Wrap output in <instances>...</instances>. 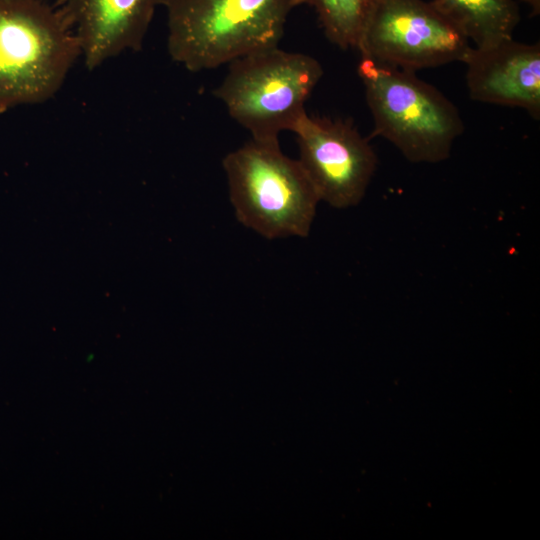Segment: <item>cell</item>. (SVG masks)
Returning a JSON list of instances; mask_svg holds the SVG:
<instances>
[{
    "label": "cell",
    "mask_w": 540,
    "mask_h": 540,
    "mask_svg": "<svg viewBox=\"0 0 540 540\" xmlns=\"http://www.w3.org/2000/svg\"><path fill=\"white\" fill-rule=\"evenodd\" d=\"M171 58L193 72L278 46L295 0H163Z\"/></svg>",
    "instance_id": "1"
},
{
    "label": "cell",
    "mask_w": 540,
    "mask_h": 540,
    "mask_svg": "<svg viewBox=\"0 0 540 540\" xmlns=\"http://www.w3.org/2000/svg\"><path fill=\"white\" fill-rule=\"evenodd\" d=\"M79 56V39L62 7L0 0V114L52 98Z\"/></svg>",
    "instance_id": "2"
},
{
    "label": "cell",
    "mask_w": 540,
    "mask_h": 540,
    "mask_svg": "<svg viewBox=\"0 0 540 540\" xmlns=\"http://www.w3.org/2000/svg\"><path fill=\"white\" fill-rule=\"evenodd\" d=\"M358 75L373 118L371 137L391 142L414 163H438L450 155L464 123L457 107L416 72L361 57Z\"/></svg>",
    "instance_id": "3"
},
{
    "label": "cell",
    "mask_w": 540,
    "mask_h": 540,
    "mask_svg": "<svg viewBox=\"0 0 540 540\" xmlns=\"http://www.w3.org/2000/svg\"><path fill=\"white\" fill-rule=\"evenodd\" d=\"M222 165L241 224L267 239L308 236L320 199L279 141L251 139L228 153Z\"/></svg>",
    "instance_id": "4"
},
{
    "label": "cell",
    "mask_w": 540,
    "mask_h": 540,
    "mask_svg": "<svg viewBox=\"0 0 540 540\" xmlns=\"http://www.w3.org/2000/svg\"><path fill=\"white\" fill-rule=\"evenodd\" d=\"M322 75L317 59L275 46L230 62L213 94L252 139L279 141V134L292 132L306 112L305 103Z\"/></svg>",
    "instance_id": "5"
},
{
    "label": "cell",
    "mask_w": 540,
    "mask_h": 540,
    "mask_svg": "<svg viewBox=\"0 0 540 540\" xmlns=\"http://www.w3.org/2000/svg\"><path fill=\"white\" fill-rule=\"evenodd\" d=\"M469 41L431 1L375 0L356 49L361 57L416 72L463 62Z\"/></svg>",
    "instance_id": "6"
},
{
    "label": "cell",
    "mask_w": 540,
    "mask_h": 540,
    "mask_svg": "<svg viewBox=\"0 0 540 540\" xmlns=\"http://www.w3.org/2000/svg\"><path fill=\"white\" fill-rule=\"evenodd\" d=\"M297 159L320 201L334 208L357 205L376 171L377 156L350 120L310 115L307 111L293 131Z\"/></svg>",
    "instance_id": "7"
},
{
    "label": "cell",
    "mask_w": 540,
    "mask_h": 540,
    "mask_svg": "<svg viewBox=\"0 0 540 540\" xmlns=\"http://www.w3.org/2000/svg\"><path fill=\"white\" fill-rule=\"evenodd\" d=\"M466 83L472 100L524 109L540 118V44L513 37L470 47Z\"/></svg>",
    "instance_id": "8"
},
{
    "label": "cell",
    "mask_w": 540,
    "mask_h": 540,
    "mask_svg": "<svg viewBox=\"0 0 540 540\" xmlns=\"http://www.w3.org/2000/svg\"><path fill=\"white\" fill-rule=\"evenodd\" d=\"M163 0H65L61 6L76 33L87 69L124 51H139Z\"/></svg>",
    "instance_id": "9"
},
{
    "label": "cell",
    "mask_w": 540,
    "mask_h": 540,
    "mask_svg": "<svg viewBox=\"0 0 540 540\" xmlns=\"http://www.w3.org/2000/svg\"><path fill=\"white\" fill-rule=\"evenodd\" d=\"M474 46L511 38L521 20L515 0H431Z\"/></svg>",
    "instance_id": "10"
},
{
    "label": "cell",
    "mask_w": 540,
    "mask_h": 540,
    "mask_svg": "<svg viewBox=\"0 0 540 540\" xmlns=\"http://www.w3.org/2000/svg\"><path fill=\"white\" fill-rule=\"evenodd\" d=\"M312 7L325 36L340 49L357 48L375 0H295Z\"/></svg>",
    "instance_id": "11"
},
{
    "label": "cell",
    "mask_w": 540,
    "mask_h": 540,
    "mask_svg": "<svg viewBox=\"0 0 540 540\" xmlns=\"http://www.w3.org/2000/svg\"><path fill=\"white\" fill-rule=\"evenodd\" d=\"M525 5L529 6L532 16L540 14V0H520Z\"/></svg>",
    "instance_id": "12"
}]
</instances>
